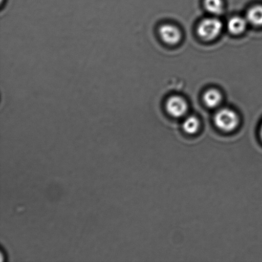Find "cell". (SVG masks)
<instances>
[{"label":"cell","instance_id":"cell-1","mask_svg":"<svg viewBox=\"0 0 262 262\" xmlns=\"http://www.w3.org/2000/svg\"><path fill=\"white\" fill-rule=\"evenodd\" d=\"M215 125L225 132H230L238 126V117L232 110L222 109L216 113L214 117Z\"/></svg>","mask_w":262,"mask_h":262},{"label":"cell","instance_id":"cell-2","mask_svg":"<svg viewBox=\"0 0 262 262\" xmlns=\"http://www.w3.org/2000/svg\"><path fill=\"white\" fill-rule=\"evenodd\" d=\"M222 28V23L219 19L216 18H207L200 23L197 32L203 39L210 40L220 35Z\"/></svg>","mask_w":262,"mask_h":262},{"label":"cell","instance_id":"cell-3","mask_svg":"<svg viewBox=\"0 0 262 262\" xmlns=\"http://www.w3.org/2000/svg\"><path fill=\"white\" fill-rule=\"evenodd\" d=\"M166 106L167 112L173 117L184 116L187 111V102L179 96H173L169 98L167 101Z\"/></svg>","mask_w":262,"mask_h":262},{"label":"cell","instance_id":"cell-4","mask_svg":"<svg viewBox=\"0 0 262 262\" xmlns=\"http://www.w3.org/2000/svg\"><path fill=\"white\" fill-rule=\"evenodd\" d=\"M162 39L168 45H173L178 43L181 40V32L178 28L173 25H164L159 29Z\"/></svg>","mask_w":262,"mask_h":262},{"label":"cell","instance_id":"cell-5","mask_svg":"<svg viewBox=\"0 0 262 262\" xmlns=\"http://www.w3.org/2000/svg\"><path fill=\"white\" fill-rule=\"evenodd\" d=\"M248 23L256 27L262 26V5H256L249 9L246 14Z\"/></svg>","mask_w":262,"mask_h":262},{"label":"cell","instance_id":"cell-6","mask_svg":"<svg viewBox=\"0 0 262 262\" xmlns=\"http://www.w3.org/2000/svg\"><path fill=\"white\" fill-rule=\"evenodd\" d=\"M247 23L248 20L243 17H232L228 23V29L233 34H240L245 30Z\"/></svg>","mask_w":262,"mask_h":262},{"label":"cell","instance_id":"cell-7","mask_svg":"<svg viewBox=\"0 0 262 262\" xmlns=\"http://www.w3.org/2000/svg\"><path fill=\"white\" fill-rule=\"evenodd\" d=\"M204 101L208 107H216L222 101V95L216 90H209L204 94Z\"/></svg>","mask_w":262,"mask_h":262},{"label":"cell","instance_id":"cell-8","mask_svg":"<svg viewBox=\"0 0 262 262\" xmlns=\"http://www.w3.org/2000/svg\"><path fill=\"white\" fill-rule=\"evenodd\" d=\"M182 127L185 132L189 135H193L199 130V120L196 117H189L185 120Z\"/></svg>","mask_w":262,"mask_h":262},{"label":"cell","instance_id":"cell-9","mask_svg":"<svg viewBox=\"0 0 262 262\" xmlns=\"http://www.w3.org/2000/svg\"><path fill=\"white\" fill-rule=\"evenodd\" d=\"M205 9L212 14H220L223 12L222 0H204Z\"/></svg>","mask_w":262,"mask_h":262},{"label":"cell","instance_id":"cell-10","mask_svg":"<svg viewBox=\"0 0 262 262\" xmlns=\"http://www.w3.org/2000/svg\"><path fill=\"white\" fill-rule=\"evenodd\" d=\"M260 137L261 138V140H262V125H261V128H260Z\"/></svg>","mask_w":262,"mask_h":262}]
</instances>
